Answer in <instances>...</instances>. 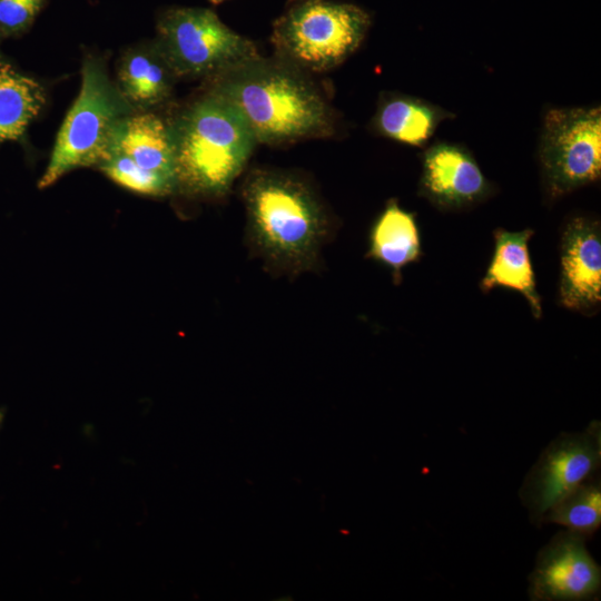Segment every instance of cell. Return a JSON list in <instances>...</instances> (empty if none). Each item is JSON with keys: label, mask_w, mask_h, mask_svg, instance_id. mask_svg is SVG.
Segmentation results:
<instances>
[{"label": "cell", "mask_w": 601, "mask_h": 601, "mask_svg": "<svg viewBox=\"0 0 601 601\" xmlns=\"http://www.w3.org/2000/svg\"><path fill=\"white\" fill-rule=\"evenodd\" d=\"M367 257L385 266L395 284L402 270L422 256L421 236L415 215L403 209L396 199L387 200L368 235Z\"/></svg>", "instance_id": "cell-16"}, {"label": "cell", "mask_w": 601, "mask_h": 601, "mask_svg": "<svg viewBox=\"0 0 601 601\" xmlns=\"http://www.w3.org/2000/svg\"><path fill=\"white\" fill-rule=\"evenodd\" d=\"M588 538L564 529L538 552L528 578L531 601H591L601 593V568L587 548Z\"/></svg>", "instance_id": "cell-9"}, {"label": "cell", "mask_w": 601, "mask_h": 601, "mask_svg": "<svg viewBox=\"0 0 601 601\" xmlns=\"http://www.w3.org/2000/svg\"><path fill=\"white\" fill-rule=\"evenodd\" d=\"M98 167L112 181L137 194L160 197L177 191L174 181L144 169L119 151H111Z\"/></svg>", "instance_id": "cell-19"}, {"label": "cell", "mask_w": 601, "mask_h": 601, "mask_svg": "<svg viewBox=\"0 0 601 601\" xmlns=\"http://www.w3.org/2000/svg\"><path fill=\"white\" fill-rule=\"evenodd\" d=\"M538 158L544 190L560 198L601 176V108L553 107L545 111Z\"/></svg>", "instance_id": "cell-7"}, {"label": "cell", "mask_w": 601, "mask_h": 601, "mask_svg": "<svg viewBox=\"0 0 601 601\" xmlns=\"http://www.w3.org/2000/svg\"><path fill=\"white\" fill-rule=\"evenodd\" d=\"M548 523L591 538L601 525L600 475L581 483L556 502L543 516L542 525Z\"/></svg>", "instance_id": "cell-18"}, {"label": "cell", "mask_w": 601, "mask_h": 601, "mask_svg": "<svg viewBox=\"0 0 601 601\" xmlns=\"http://www.w3.org/2000/svg\"><path fill=\"white\" fill-rule=\"evenodd\" d=\"M155 41L177 78L209 80L260 56L252 40L207 8L167 10Z\"/></svg>", "instance_id": "cell-6"}, {"label": "cell", "mask_w": 601, "mask_h": 601, "mask_svg": "<svg viewBox=\"0 0 601 601\" xmlns=\"http://www.w3.org/2000/svg\"><path fill=\"white\" fill-rule=\"evenodd\" d=\"M211 4H220L227 0H208Z\"/></svg>", "instance_id": "cell-21"}, {"label": "cell", "mask_w": 601, "mask_h": 601, "mask_svg": "<svg viewBox=\"0 0 601 601\" xmlns=\"http://www.w3.org/2000/svg\"><path fill=\"white\" fill-rule=\"evenodd\" d=\"M418 195L434 207L455 211L487 199L495 190L462 144L435 141L421 155Z\"/></svg>", "instance_id": "cell-10"}, {"label": "cell", "mask_w": 601, "mask_h": 601, "mask_svg": "<svg viewBox=\"0 0 601 601\" xmlns=\"http://www.w3.org/2000/svg\"><path fill=\"white\" fill-rule=\"evenodd\" d=\"M600 466V421H591L582 431L555 436L542 450L519 490L530 522L542 526L544 514L581 483L599 474Z\"/></svg>", "instance_id": "cell-8"}, {"label": "cell", "mask_w": 601, "mask_h": 601, "mask_svg": "<svg viewBox=\"0 0 601 601\" xmlns=\"http://www.w3.org/2000/svg\"><path fill=\"white\" fill-rule=\"evenodd\" d=\"M137 112L107 73L100 58L87 57L81 87L60 127L39 188L81 167L99 166L109 155L119 125Z\"/></svg>", "instance_id": "cell-4"}, {"label": "cell", "mask_w": 601, "mask_h": 601, "mask_svg": "<svg viewBox=\"0 0 601 601\" xmlns=\"http://www.w3.org/2000/svg\"><path fill=\"white\" fill-rule=\"evenodd\" d=\"M1 39H3V37H2L1 33H0V41H1Z\"/></svg>", "instance_id": "cell-23"}, {"label": "cell", "mask_w": 601, "mask_h": 601, "mask_svg": "<svg viewBox=\"0 0 601 601\" xmlns=\"http://www.w3.org/2000/svg\"><path fill=\"white\" fill-rule=\"evenodd\" d=\"M3 418H4V412L0 408V428L2 426Z\"/></svg>", "instance_id": "cell-22"}, {"label": "cell", "mask_w": 601, "mask_h": 601, "mask_svg": "<svg viewBox=\"0 0 601 601\" xmlns=\"http://www.w3.org/2000/svg\"><path fill=\"white\" fill-rule=\"evenodd\" d=\"M177 77L156 41L126 50L117 67L116 86L137 111H149L169 99Z\"/></svg>", "instance_id": "cell-12"}, {"label": "cell", "mask_w": 601, "mask_h": 601, "mask_svg": "<svg viewBox=\"0 0 601 601\" xmlns=\"http://www.w3.org/2000/svg\"><path fill=\"white\" fill-rule=\"evenodd\" d=\"M560 304L593 315L601 303V227L590 217L571 218L560 245Z\"/></svg>", "instance_id": "cell-11"}, {"label": "cell", "mask_w": 601, "mask_h": 601, "mask_svg": "<svg viewBox=\"0 0 601 601\" xmlns=\"http://www.w3.org/2000/svg\"><path fill=\"white\" fill-rule=\"evenodd\" d=\"M167 122L177 191L191 196L226 195L258 144L234 105L209 87Z\"/></svg>", "instance_id": "cell-3"}, {"label": "cell", "mask_w": 601, "mask_h": 601, "mask_svg": "<svg viewBox=\"0 0 601 601\" xmlns=\"http://www.w3.org/2000/svg\"><path fill=\"white\" fill-rule=\"evenodd\" d=\"M242 197L248 244L272 272L294 276L317 267L331 221L307 183L285 171L255 169Z\"/></svg>", "instance_id": "cell-2"}, {"label": "cell", "mask_w": 601, "mask_h": 601, "mask_svg": "<svg viewBox=\"0 0 601 601\" xmlns=\"http://www.w3.org/2000/svg\"><path fill=\"white\" fill-rule=\"evenodd\" d=\"M244 117L258 144L286 145L335 132V114L308 73L262 56L208 80Z\"/></svg>", "instance_id": "cell-1"}, {"label": "cell", "mask_w": 601, "mask_h": 601, "mask_svg": "<svg viewBox=\"0 0 601 601\" xmlns=\"http://www.w3.org/2000/svg\"><path fill=\"white\" fill-rule=\"evenodd\" d=\"M47 0H0V33L3 38L29 29Z\"/></svg>", "instance_id": "cell-20"}, {"label": "cell", "mask_w": 601, "mask_h": 601, "mask_svg": "<svg viewBox=\"0 0 601 601\" xmlns=\"http://www.w3.org/2000/svg\"><path fill=\"white\" fill-rule=\"evenodd\" d=\"M45 102L40 82L0 59V144L19 139Z\"/></svg>", "instance_id": "cell-17"}, {"label": "cell", "mask_w": 601, "mask_h": 601, "mask_svg": "<svg viewBox=\"0 0 601 601\" xmlns=\"http://www.w3.org/2000/svg\"><path fill=\"white\" fill-rule=\"evenodd\" d=\"M371 26L361 7L334 0H289L275 20L277 59L307 73L328 71L351 57Z\"/></svg>", "instance_id": "cell-5"}, {"label": "cell", "mask_w": 601, "mask_h": 601, "mask_svg": "<svg viewBox=\"0 0 601 601\" xmlns=\"http://www.w3.org/2000/svg\"><path fill=\"white\" fill-rule=\"evenodd\" d=\"M111 151L128 156L144 169L177 185L176 161L168 122L159 116L149 111L128 116L116 130Z\"/></svg>", "instance_id": "cell-14"}, {"label": "cell", "mask_w": 601, "mask_h": 601, "mask_svg": "<svg viewBox=\"0 0 601 601\" xmlns=\"http://www.w3.org/2000/svg\"><path fill=\"white\" fill-rule=\"evenodd\" d=\"M455 115L439 105L410 95L384 92L371 120L373 131L412 147H425L439 126Z\"/></svg>", "instance_id": "cell-13"}, {"label": "cell", "mask_w": 601, "mask_h": 601, "mask_svg": "<svg viewBox=\"0 0 601 601\" xmlns=\"http://www.w3.org/2000/svg\"><path fill=\"white\" fill-rule=\"evenodd\" d=\"M534 235L531 228L508 231L496 228L494 253L481 280L480 288L487 293L494 287H508L521 293L528 300L535 318L542 315L541 298L536 290L528 243Z\"/></svg>", "instance_id": "cell-15"}]
</instances>
